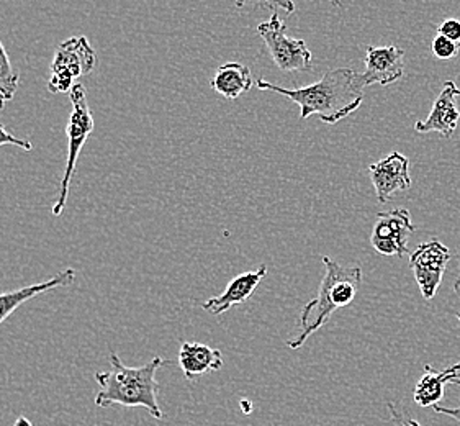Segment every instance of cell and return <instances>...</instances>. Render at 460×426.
Masks as SVG:
<instances>
[{
	"label": "cell",
	"instance_id": "1",
	"mask_svg": "<svg viewBox=\"0 0 460 426\" xmlns=\"http://www.w3.org/2000/svg\"><path fill=\"white\" fill-rule=\"evenodd\" d=\"M256 85L261 91L286 95L300 107V119L306 120L318 115L326 125H336L349 117L364 102V85L360 75L350 67H336L323 75L318 83L298 89H286L282 85L258 79Z\"/></svg>",
	"mask_w": 460,
	"mask_h": 426
},
{
	"label": "cell",
	"instance_id": "2",
	"mask_svg": "<svg viewBox=\"0 0 460 426\" xmlns=\"http://www.w3.org/2000/svg\"><path fill=\"white\" fill-rule=\"evenodd\" d=\"M164 364L163 358H153L145 366L128 368L125 366L119 354H111V372H97L95 380L101 386L95 395V405L107 408L113 405L120 407H143L149 415L156 420H163L164 413L157 404L156 374Z\"/></svg>",
	"mask_w": 460,
	"mask_h": 426
},
{
	"label": "cell",
	"instance_id": "3",
	"mask_svg": "<svg viewBox=\"0 0 460 426\" xmlns=\"http://www.w3.org/2000/svg\"><path fill=\"white\" fill-rule=\"evenodd\" d=\"M323 264L324 276L320 282L318 294L304 306L298 320L302 330L294 340L287 342L290 350H300L312 334L332 320L334 312L350 306L362 282L360 266H341L340 262L328 256H323Z\"/></svg>",
	"mask_w": 460,
	"mask_h": 426
},
{
	"label": "cell",
	"instance_id": "4",
	"mask_svg": "<svg viewBox=\"0 0 460 426\" xmlns=\"http://www.w3.org/2000/svg\"><path fill=\"white\" fill-rule=\"evenodd\" d=\"M71 103H73V111L69 115V123H67V143H69V149H67V159H66L65 174L61 179L59 184V192H58V199L53 204V215L59 217L67 204V197H69V187H71V181H73L74 171H75V164L79 155L83 151L85 141L91 137L93 131V117L91 113V109L87 105V93L84 85L77 83L71 89Z\"/></svg>",
	"mask_w": 460,
	"mask_h": 426
},
{
	"label": "cell",
	"instance_id": "5",
	"mask_svg": "<svg viewBox=\"0 0 460 426\" xmlns=\"http://www.w3.org/2000/svg\"><path fill=\"white\" fill-rule=\"evenodd\" d=\"M95 65L97 56L87 38L73 37L66 40L56 48L48 91L51 93L71 91L79 77L93 73Z\"/></svg>",
	"mask_w": 460,
	"mask_h": 426
},
{
	"label": "cell",
	"instance_id": "6",
	"mask_svg": "<svg viewBox=\"0 0 460 426\" xmlns=\"http://www.w3.org/2000/svg\"><path fill=\"white\" fill-rule=\"evenodd\" d=\"M258 35L262 38L274 65L284 73L310 71L314 65L312 51L305 40L287 37V25L277 13L259 23Z\"/></svg>",
	"mask_w": 460,
	"mask_h": 426
},
{
	"label": "cell",
	"instance_id": "7",
	"mask_svg": "<svg viewBox=\"0 0 460 426\" xmlns=\"http://www.w3.org/2000/svg\"><path fill=\"white\" fill-rule=\"evenodd\" d=\"M451 258V250L439 240L421 243L411 253L410 268L424 300H433L438 294Z\"/></svg>",
	"mask_w": 460,
	"mask_h": 426
},
{
	"label": "cell",
	"instance_id": "8",
	"mask_svg": "<svg viewBox=\"0 0 460 426\" xmlns=\"http://www.w3.org/2000/svg\"><path fill=\"white\" fill-rule=\"evenodd\" d=\"M416 226L411 222V213L406 209H395L377 213V222L372 230L370 244L382 256L402 258L408 250V238Z\"/></svg>",
	"mask_w": 460,
	"mask_h": 426
},
{
	"label": "cell",
	"instance_id": "9",
	"mask_svg": "<svg viewBox=\"0 0 460 426\" xmlns=\"http://www.w3.org/2000/svg\"><path fill=\"white\" fill-rule=\"evenodd\" d=\"M368 174L380 204H385L396 192H403L411 187L410 159L398 151L370 164Z\"/></svg>",
	"mask_w": 460,
	"mask_h": 426
},
{
	"label": "cell",
	"instance_id": "10",
	"mask_svg": "<svg viewBox=\"0 0 460 426\" xmlns=\"http://www.w3.org/2000/svg\"><path fill=\"white\" fill-rule=\"evenodd\" d=\"M364 63L366 71L360 75V84L364 89L372 84L388 87L403 77L405 51L395 45L367 47Z\"/></svg>",
	"mask_w": 460,
	"mask_h": 426
},
{
	"label": "cell",
	"instance_id": "11",
	"mask_svg": "<svg viewBox=\"0 0 460 426\" xmlns=\"http://www.w3.org/2000/svg\"><path fill=\"white\" fill-rule=\"evenodd\" d=\"M460 89L454 81H446L441 93L436 97L433 109L426 120L414 123V131L418 133H439L444 138H452L460 120L457 99Z\"/></svg>",
	"mask_w": 460,
	"mask_h": 426
},
{
	"label": "cell",
	"instance_id": "12",
	"mask_svg": "<svg viewBox=\"0 0 460 426\" xmlns=\"http://www.w3.org/2000/svg\"><path fill=\"white\" fill-rule=\"evenodd\" d=\"M267 276L266 264H261L258 269L240 274L231 279L230 284L221 292L220 296L212 297L210 300L203 302L202 308L212 315H221L228 312L234 306L244 304L251 296L256 292L261 280Z\"/></svg>",
	"mask_w": 460,
	"mask_h": 426
},
{
	"label": "cell",
	"instance_id": "13",
	"mask_svg": "<svg viewBox=\"0 0 460 426\" xmlns=\"http://www.w3.org/2000/svg\"><path fill=\"white\" fill-rule=\"evenodd\" d=\"M75 278H77L75 269H63L61 272L56 274L55 278L49 279L47 282H40V284H33V286L22 288L19 290L0 294V324H4L20 306H23L28 300L41 296V294H47L49 290L71 286Z\"/></svg>",
	"mask_w": 460,
	"mask_h": 426
},
{
	"label": "cell",
	"instance_id": "14",
	"mask_svg": "<svg viewBox=\"0 0 460 426\" xmlns=\"http://www.w3.org/2000/svg\"><path fill=\"white\" fill-rule=\"evenodd\" d=\"M220 350L202 343H182L179 351V366L185 379L194 382L208 372L220 371L223 368Z\"/></svg>",
	"mask_w": 460,
	"mask_h": 426
},
{
	"label": "cell",
	"instance_id": "15",
	"mask_svg": "<svg viewBox=\"0 0 460 426\" xmlns=\"http://www.w3.org/2000/svg\"><path fill=\"white\" fill-rule=\"evenodd\" d=\"M210 85L215 93H220L225 99L234 101L243 93H249L254 85V81L248 66L231 61L217 69Z\"/></svg>",
	"mask_w": 460,
	"mask_h": 426
},
{
	"label": "cell",
	"instance_id": "16",
	"mask_svg": "<svg viewBox=\"0 0 460 426\" xmlns=\"http://www.w3.org/2000/svg\"><path fill=\"white\" fill-rule=\"evenodd\" d=\"M452 372V366L446 368L444 371H436L429 364H426L424 374L414 387V404L423 408L439 405L444 397V387L451 384Z\"/></svg>",
	"mask_w": 460,
	"mask_h": 426
},
{
	"label": "cell",
	"instance_id": "17",
	"mask_svg": "<svg viewBox=\"0 0 460 426\" xmlns=\"http://www.w3.org/2000/svg\"><path fill=\"white\" fill-rule=\"evenodd\" d=\"M20 75L10 63L9 55L0 40V93L5 101H12L19 91Z\"/></svg>",
	"mask_w": 460,
	"mask_h": 426
},
{
	"label": "cell",
	"instance_id": "18",
	"mask_svg": "<svg viewBox=\"0 0 460 426\" xmlns=\"http://www.w3.org/2000/svg\"><path fill=\"white\" fill-rule=\"evenodd\" d=\"M460 45L451 41L449 38L442 37V35H436L431 43V51H433L434 58L442 59V61H449L454 59L456 56L459 55Z\"/></svg>",
	"mask_w": 460,
	"mask_h": 426
},
{
	"label": "cell",
	"instance_id": "19",
	"mask_svg": "<svg viewBox=\"0 0 460 426\" xmlns=\"http://www.w3.org/2000/svg\"><path fill=\"white\" fill-rule=\"evenodd\" d=\"M4 107H5V97L0 93V111H4ZM5 145L17 146V148L23 149V151H31V149H33V145H31L28 139L13 137L10 131L5 130V129L0 125V146H5Z\"/></svg>",
	"mask_w": 460,
	"mask_h": 426
},
{
	"label": "cell",
	"instance_id": "20",
	"mask_svg": "<svg viewBox=\"0 0 460 426\" xmlns=\"http://www.w3.org/2000/svg\"><path fill=\"white\" fill-rule=\"evenodd\" d=\"M234 4H236L238 9L246 7V4H256V5L269 7V9L284 10L288 15L295 12L294 0H234Z\"/></svg>",
	"mask_w": 460,
	"mask_h": 426
},
{
	"label": "cell",
	"instance_id": "21",
	"mask_svg": "<svg viewBox=\"0 0 460 426\" xmlns=\"http://www.w3.org/2000/svg\"><path fill=\"white\" fill-rule=\"evenodd\" d=\"M438 33L442 37L449 38L454 43L460 45V20L446 19L438 27Z\"/></svg>",
	"mask_w": 460,
	"mask_h": 426
},
{
	"label": "cell",
	"instance_id": "22",
	"mask_svg": "<svg viewBox=\"0 0 460 426\" xmlns=\"http://www.w3.org/2000/svg\"><path fill=\"white\" fill-rule=\"evenodd\" d=\"M388 410H390V413H392V422H394V425L395 426H423L420 422H416L413 418H406L403 413H400L398 410H396L395 405L390 402L387 405Z\"/></svg>",
	"mask_w": 460,
	"mask_h": 426
},
{
	"label": "cell",
	"instance_id": "23",
	"mask_svg": "<svg viewBox=\"0 0 460 426\" xmlns=\"http://www.w3.org/2000/svg\"><path fill=\"white\" fill-rule=\"evenodd\" d=\"M434 412L436 413H442L447 417L454 418L456 422L460 423V407H442V405H434Z\"/></svg>",
	"mask_w": 460,
	"mask_h": 426
},
{
	"label": "cell",
	"instance_id": "24",
	"mask_svg": "<svg viewBox=\"0 0 460 426\" xmlns=\"http://www.w3.org/2000/svg\"><path fill=\"white\" fill-rule=\"evenodd\" d=\"M457 258H459V276L456 279V282H454V292H456V296L459 298L460 302V248L459 253H457ZM454 315L457 316V320H459L460 324V308L457 312H454Z\"/></svg>",
	"mask_w": 460,
	"mask_h": 426
},
{
	"label": "cell",
	"instance_id": "25",
	"mask_svg": "<svg viewBox=\"0 0 460 426\" xmlns=\"http://www.w3.org/2000/svg\"><path fill=\"white\" fill-rule=\"evenodd\" d=\"M452 369H454V372H452L451 384L460 386V361L456 362V364L452 366Z\"/></svg>",
	"mask_w": 460,
	"mask_h": 426
},
{
	"label": "cell",
	"instance_id": "26",
	"mask_svg": "<svg viewBox=\"0 0 460 426\" xmlns=\"http://www.w3.org/2000/svg\"><path fill=\"white\" fill-rule=\"evenodd\" d=\"M13 426H33L31 425V422L28 420L27 417H19L17 418V422H15V425Z\"/></svg>",
	"mask_w": 460,
	"mask_h": 426
},
{
	"label": "cell",
	"instance_id": "27",
	"mask_svg": "<svg viewBox=\"0 0 460 426\" xmlns=\"http://www.w3.org/2000/svg\"><path fill=\"white\" fill-rule=\"evenodd\" d=\"M241 405L244 407V410H246V413H249V410H251V407H249L248 402H246V400H243V402H241Z\"/></svg>",
	"mask_w": 460,
	"mask_h": 426
},
{
	"label": "cell",
	"instance_id": "28",
	"mask_svg": "<svg viewBox=\"0 0 460 426\" xmlns=\"http://www.w3.org/2000/svg\"><path fill=\"white\" fill-rule=\"evenodd\" d=\"M332 2L336 7H342V0H332Z\"/></svg>",
	"mask_w": 460,
	"mask_h": 426
}]
</instances>
